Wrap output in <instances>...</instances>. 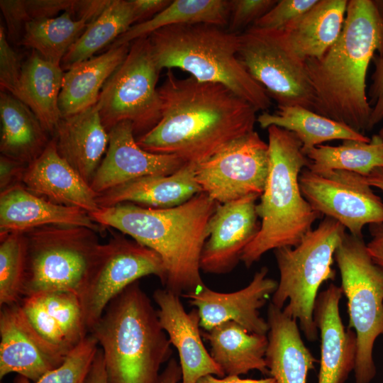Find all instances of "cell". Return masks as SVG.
Instances as JSON below:
<instances>
[{"instance_id": "obj_1", "label": "cell", "mask_w": 383, "mask_h": 383, "mask_svg": "<svg viewBox=\"0 0 383 383\" xmlns=\"http://www.w3.org/2000/svg\"><path fill=\"white\" fill-rule=\"evenodd\" d=\"M161 118L136 139L143 150L198 165L254 130L257 111L226 87L168 70L158 88Z\"/></svg>"}, {"instance_id": "obj_2", "label": "cell", "mask_w": 383, "mask_h": 383, "mask_svg": "<svg viewBox=\"0 0 383 383\" xmlns=\"http://www.w3.org/2000/svg\"><path fill=\"white\" fill-rule=\"evenodd\" d=\"M383 52V1L349 0L341 33L320 58L305 60L316 113L362 133L372 108L366 92L369 65Z\"/></svg>"}, {"instance_id": "obj_3", "label": "cell", "mask_w": 383, "mask_h": 383, "mask_svg": "<svg viewBox=\"0 0 383 383\" xmlns=\"http://www.w3.org/2000/svg\"><path fill=\"white\" fill-rule=\"evenodd\" d=\"M218 204L201 192L171 208L124 203L89 215L95 223L115 228L157 253L165 268V288L182 296L204 285L201 254Z\"/></svg>"}, {"instance_id": "obj_4", "label": "cell", "mask_w": 383, "mask_h": 383, "mask_svg": "<svg viewBox=\"0 0 383 383\" xmlns=\"http://www.w3.org/2000/svg\"><path fill=\"white\" fill-rule=\"evenodd\" d=\"M89 334L101 346L108 383H159L160 369L172 354L138 281L111 301Z\"/></svg>"}, {"instance_id": "obj_5", "label": "cell", "mask_w": 383, "mask_h": 383, "mask_svg": "<svg viewBox=\"0 0 383 383\" xmlns=\"http://www.w3.org/2000/svg\"><path fill=\"white\" fill-rule=\"evenodd\" d=\"M267 132L269 170L256 206L260 228L240 258L247 267L271 250L297 246L321 217L300 190L299 174L310 164L300 139L294 133L275 126L268 127Z\"/></svg>"}, {"instance_id": "obj_6", "label": "cell", "mask_w": 383, "mask_h": 383, "mask_svg": "<svg viewBox=\"0 0 383 383\" xmlns=\"http://www.w3.org/2000/svg\"><path fill=\"white\" fill-rule=\"evenodd\" d=\"M155 62L162 69L178 68L196 79L222 84L257 111L272 106L266 90L240 62L239 34L208 23L172 26L149 36Z\"/></svg>"}, {"instance_id": "obj_7", "label": "cell", "mask_w": 383, "mask_h": 383, "mask_svg": "<svg viewBox=\"0 0 383 383\" xmlns=\"http://www.w3.org/2000/svg\"><path fill=\"white\" fill-rule=\"evenodd\" d=\"M345 233L340 223L325 216L297 246L274 250L279 281L271 303L298 321L309 341L318 337L313 310L318 289L335 278L334 253Z\"/></svg>"}, {"instance_id": "obj_8", "label": "cell", "mask_w": 383, "mask_h": 383, "mask_svg": "<svg viewBox=\"0 0 383 383\" xmlns=\"http://www.w3.org/2000/svg\"><path fill=\"white\" fill-rule=\"evenodd\" d=\"M98 233L48 225L23 233L26 246L22 298L52 292L78 296L101 244Z\"/></svg>"}, {"instance_id": "obj_9", "label": "cell", "mask_w": 383, "mask_h": 383, "mask_svg": "<svg viewBox=\"0 0 383 383\" xmlns=\"http://www.w3.org/2000/svg\"><path fill=\"white\" fill-rule=\"evenodd\" d=\"M334 258L347 299L348 328L357 338L355 383H370L377 369L373 348L383 335V268L372 260L363 238L345 233Z\"/></svg>"}, {"instance_id": "obj_10", "label": "cell", "mask_w": 383, "mask_h": 383, "mask_svg": "<svg viewBox=\"0 0 383 383\" xmlns=\"http://www.w3.org/2000/svg\"><path fill=\"white\" fill-rule=\"evenodd\" d=\"M160 72L148 36L131 42L125 60L104 84L96 103L108 133L119 122L128 121L134 134L141 136L158 123Z\"/></svg>"}, {"instance_id": "obj_11", "label": "cell", "mask_w": 383, "mask_h": 383, "mask_svg": "<svg viewBox=\"0 0 383 383\" xmlns=\"http://www.w3.org/2000/svg\"><path fill=\"white\" fill-rule=\"evenodd\" d=\"M148 275L157 277L164 286L165 268L155 251L124 234L114 233L106 243H101L79 294L88 333L113 298Z\"/></svg>"}, {"instance_id": "obj_12", "label": "cell", "mask_w": 383, "mask_h": 383, "mask_svg": "<svg viewBox=\"0 0 383 383\" xmlns=\"http://www.w3.org/2000/svg\"><path fill=\"white\" fill-rule=\"evenodd\" d=\"M238 56L252 77L278 106L315 111L316 94L305 61L292 52L276 30L250 26L239 34Z\"/></svg>"}, {"instance_id": "obj_13", "label": "cell", "mask_w": 383, "mask_h": 383, "mask_svg": "<svg viewBox=\"0 0 383 383\" xmlns=\"http://www.w3.org/2000/svg\"><path fill=\"white\" fill-rule=\"evenodd\" d=\"M301 194L321 216L340 223L354 236L363 238L365 225L383 223V201L360 174L340 170L313 172L299 177Z\"/></svg>"}, {"instance_id": "obj_14", "label": "cell", "mask_w": 383, "mask_h": 383, "mask_svg": "<svg viewBox=\"0 0 383 383\" xmlns=\"http://www.w3.org/2000/svg\"><path fill=\"white\" fill-rule=\"evenodd\" d=\"M269 170V147L253 131L196 165L201 192L218 204L262 194Z\"/></svg>"}, {"instance_id": "obj_15", "label": "cell", "mask_w": 383, "mask_h": 383, "mask_svg": "<svg viewBox=\"0 0 383 383\" xmlns=\"http://www.w3.org/2000/svg\"><path fill=\"white\" fill-rule=\"evenodd\" d=\"M260 196H247L218 204L208 224V237L200 259L201 270L221 274L231 272L246 246L259 232L256 211Z\"/></svg>"}, {"instance_id": "obj_16", "label": "cell", "mask_w": 383, "mask_h": 383, "mask_svg": "<svg viewBox=\"0 0 383 383\" xmlns=\"http://www.w3.org/2000/svg\"><path fill=\"white\" fill-rule=\"evenodd\" d=\"M268 269L262 267L244 288L233 292H218L205 284L197 290L182 296L196 308L200 326L205 331L227 321H234L249 332L267 335L269 325L260 316L259 309L277 287L274 279L268 277Z\"/></svg>"}, {"instance_id": "obj_17", "label": "cell", "mask_w": 383, "mask_h": 383, "mask_svg": "<svg viewBox=\"0 0 383 383\" xmlns=\"http://www.w3.org/2000/svg\"><path fill=\"white\" fill-rule=\"evenodd\" d=\"M109 138L105 156L90 184L99 194L140 177L171 174L186 164L176 155L155 154L140 148L130 121L115 125Z\"/></svg>"}, {"instance_id": "obj_18", "label": "cell", "mask_w": 383, "mask_h": 383, "mask_svg": "<svg viewBox=\"0 0 383 383\" xmlns=\"http://www.w3.org/2000/svg\"><path fill=\"white\" fill-rule=\"evenodd\" d=\"M65 358L32 328L18 303L1 307V379L16 373L35 382L60 366Z\"/></svg>"}, {"instance_id": "obj_19", "label": "cell", "mask_w": 383, "mask_h": 383, "mask_svg": "<svg viewBox=\"0 0 383 383\" xmlns=\"http://www.w3.org/2000/svg\"><path fill=\"white\" fill-rule=\"evenodd\" d=\"M152 296L160 325L178 352L181 383H196L209 374L225 377L204 346L197 309L187 312L179 296L165 288L156 289Z\"/></svg>"}, {"instance_id": "obj_20", "label": "cell", "mask_w": 383, "mask_h": 383, "mask_svg": "<svg viewBox=\"0 0 383 383\" xmlns=\"http://www.w3.org/2000/svg\"><path fill=\"white\" fill-rule=\"evenodd\" d=\"M18 304L32 328L65 356L89 334L80 299L75 293H42L23 297Z\"/></svg>"}, {"instance_id": "obj_21", "label": "cell", "mask_w": 383, "mask_h": 383, "mask_svg": "<svg viewBox=\"0 0 383 383\" xmlns=\"http://www.w3.org/2000/svg\"><path fill=\"white\" fill-rule=\"evenodd\" d=\"M342 295L341 287L331 284L316 300L313 318L321 337L317 383H344L355 369L357 338L343 323L339 311Z\"/></svg>"}, {"instance_id": "obj_22", "label": "cell", "mask_w": 383, "mask_h": 383, "mask_svg": "<svg viewBox=\"0 0 383 383\" xmlns=\"http://www.w3.org/2000/svg\"><path fill=\"white\" fill-rule=\"evenodd\" d=\"M23 185L53 203L81 209L88 213L100 209L96 193L58 153L52 138L43 152L27 165Z\"/></svg>"}, {"instance_id": "obj_23", "label": "cell", "mask_w": 383, "mask_h": 383, "mask_svg": "<svg viewBox=\"0 0 383 383\" xmlns=\"http://www.w3.org/2000/svg\"><path fill=\"white\" fill-rule=\"evenodd\" d=\"M48 225L82 226L98 233L106 228L95 223L87 211L53 203L23 184L0 193V235Z\"/></svg>"}, {"instance_id": "obj_24", "label": "cell", "mask_w": 383, "mask_h": 383, "mask_svg": "<svg viewBox=\"0 0 383 383\" xmlns=\"http://www.w3.org/2000/svg\"><path fill=\"white\" fill-rule=\"evenodd\" d=\"M52 138L59 155L90 185L109 142L96 104L62 117Z\"/></svg>"}, {"instance_id": "obj_25", "label": "cell", "mask_w": 383, "mask_h": 383, "mask_svg": "<svg viewBox=\"0 0 383 383\" xmlns=\"http://www.w3.org/2000/svg\"><path fill=\"white\" fill-rule=\"evenodd\" d=\"M195 168V164L186 163L171 174L133 179L99 194L97 204L100 209L124 203L155 209L181 205L201 192Z\"/></svg>"}, {"instance_id": "obj_26", "label": "cell", "mask_w": 383, "mask_h": 383, "mask_svg": "<svg viewBox=\"0 0 383 383\" xmlns=\"http://www.w3.org/2000/svg\"><path fill=\"white\" fill-rule=\"evenodd\" d=\"M348 0H318L306 12L276 30L287 47L303 60L321 57L339 38Z\"/></svg>"}, {"instance_id": "obj_27", "label": "cell", "mask_w": 383, "mask_h": 383, "mask_svg": "<svg viewBox=\"0 0 383 383\" xmlns=\"http://www.w3.org/2000/svg\"><path fill=\"white\" fill-rule=\"evenodd\" d=\"M265 360L276 383H306L316 359L301 338L297 321L270 303Z\"/></svg>"}, {"instance_id": "obj_28", "label": "cell", "mask_w": 383, "mask_h": 383, "mask_svg": "<svg viewBox=\"0 0 383 383\" xmlns=\"http://www.w3.org/2000/svg\"><path fill=\"white\" fill-rule=\"evenodd\" d=\"M131 43L109 48L104 53L73 65L64 72L59 96L62 117L94 105L110 76L125 60Z\"/></svg>"}, {"instance_id": "obj_29", "label": "cell", "mask_w": 383, "mask_h": 383, "mask_svg": "<svg viewBox=\"0 0 383 383\" xmlns=\"http://www.w3.org/2000/svg\"><path fill=\"white\" fill-rule=\"evenodd\" d=\"M63 75L60 64L48 61L32 50L22 64L18 85L12 94L34 113L52 138L61 118L59 96Z\"/></svg>"}, {"instance_id": "obj_30", "label": "cell", "mask_w": 383, "mask_h": 383, "mask_svg": "<svg viewBox=\"0 0 383 383\" xmlns=\"http://www.w3.org/2000/svg\"><path fill=\"white\" fill-rule=\"evenodd\" d=\"M202 336L209 341L210 354L225 375L239 376L251 370L269 374L267 335L250 333L234 321H227L205 331Z\"/></svg>"}, {"instance_id": "obj_31", "label": "cell", "mask_w": 383, "mask_h": 383, "mask_svg": "<svg viewBox=\"0 0 383 383\" xmlns=\"http://www.w3.org/2000/svg\"><path fill=\"white\" fill-rule=\"evenodd\" d=\"M1 155L29 165L51 138L34 113L11 94H0Z\"/></svg>"}, {"instance_id": "obj_32", "label": "cell", "mask_w": 383, "mask_h": 383, "mask_svg": "<svg viewBox=\"0 0 383 383\" xmlns=\"http://www.w3.org/2000/svg\"><path fill=\"white\" fill-rule=\"evenodd\" d=\"M261 128L278 126L294 133L302 151L335 140L370 142V138L350 126L299 106H277L275 112L263 111L257 117Z\"/></svg>"}, {"instance_id": "obj_33", "label": "cell", "mask_w": 383, "mask_h": 383, "mask_svg": "<svg viewBox=\"0 0 383 383\" xmlns=\"http://www.w3.org/2000/svg\"><path fill=\"white\" fill-rule=\"evenodd\" d=\"M230 18V1L174 0L150 19L134 24L119 36L109 48H114L149 36L165 27L208 23L225 28Z\"/></svg>"}, {"instance_id": "obj_34", "label": "cell", "mask_w": 383, "mask_h": 383, "mask_svg": "<svg viewBox=\"0 0 383 383\" xmlns=\"http://www.w3.org/2000/svg\"><path fill=\"white\" fill-rule=\"evenodd\" d=\"M135 23L137 18L131 0H111L70 48L61 61V67L67 71L73 65L92 57Z\"/></svg>"}, {"instance_id": "obj_35", "label": "cell", "mask_w": 383, "mask_h": 383, "mask_svg": "<svg viewBox=\"0 0 383 383\" xmlns=\"http://www.w3.org/2000/svg\"><path fill=\"white\" fill-rule=\"evenodd\" d=\"M313 172L340 170L366 177L378 167H383V140L378 135L370 142L343 140L338 146L319 145L303 152Z\"/></svg>"}, {"instance_id": "obj_36", "label": "cell", "mask_w": 383, "mask_h": 383, "mask_svg": "<svg viewBox=\"0 0 383 383\" xmlns=\"http://www.w3.org/2000/svg\"><path fill=\"white\" fill-rule=\"evenodd\" d=\"M69 11L51 18L29 21L18 44L36 51L44 59L60 64L72 45L89 26L84 19H74Z\"/></svg>"}, {"instance_id": "obj_37", "label": "cell", "mask_w": 383, "mask_h": 383, "mask_svg": "<svg viewBox=\"0 0 383 383\" xmlns=\"http://www.w3.org/2000/svg\"><path fill=\"white\" fill-rule=\"evenodd\" d=\"M26 246L23 234L0 235V306L19 303L25 272Z\"/></svg>"}, {"instance_id": "obj_38", "label": "cell", "mask_w": 383, "mask_h": 383, "mask_svg": "<svg viewBox=\"0 0 383 383\" xmlns=\"http://www.w3.org/2000/svg\"><path fill=\"white\" fill-rule=\"evenodd\" d=\"M98 349L97 340L89 333L57 368L35 382L17 374L12 383H84Z\"/></svg>"}, {"instance_id": "obj_39", "label": "cell", "mask_w": 383, "mask_h": 383, "mask_svg": "<svg viewBox=\"0 0 383 383\" xmlns=\"http://www.w3.org/2000/svg\"><path fill=\"white\" fill-rule=\"evenodd\" d=\"M318 0H280L252 27L265 30H281L290 22L306 12Z\"/></svg>"}, {"instance_id": "obj_40", "label": "cell", "mask_w": 383, "mask_h": 383, "mask_svg": "<svg viewBox=\"0 0 383 383\" xmlns=\"http://www.w3.org/2000/svg\"><path fill=\"white\" fill-rule=\"evenodd\" d=\"M277 0H231L228 30L240 34L266 14Z\"/></svg>"}, {"instance_id": "obj_41", "label": "cell", "mask_w": 383, "mask_h": 383, "mask_svg": "<svg viewBox=\"0 0 383 383\" xmlns=\"http://www.w3.org/2000/svg\"><path fill=\"white\" fill-rule=\"evenodd\" d=\"M18 55L11 47L5 28L0 26V87L3 91L13 94L21 74Z\"/></svg>"}, {"instance_id": "obj_42", "label": "cell", "mask_w": 383, "mask_h": 383, "mask_svg": "<svg viewBox=\"0 0 383 383\" xmlns=\"http://www.w3.org/2000/svg\"><path fill=\"white\" fill-rule=\"evenodd\" d=\"M0 8L5 18L9 40L19 44L27 23L30 21L25 0H1Z\"/></svg>"}, {"instance_id": "obj_43", "label": "cell", "mask_w": 383, "mask_h": 383, "mask_svg": "<svg viewBox=\"0 0 383 383\" xmlns=\"http://www.w3.org/2000/svg\"><path fill=\"white\" fill-rule=\"evenodd\" d=\"M372 61L374 70L371 77L372 84L368 91L372 112L367 131L372 130L383 120V52L376 53Z\"/></svg>"}, {"instance_id": "obj_44", "label": "cell", "mask_w": 383, "mask_h": 383, "mask_svg": "<svg viewBox=\"0 0 383 383\" xmlns=\"http://www.w3.org/2000/svg\"><path fill=\"white\" fill-rule=\"evenodd\" d=\"M75 0H26V4L30 21L57 17L60 11L72 14Z\"/></svg>"}, {"instance_id": "obj_45", "label": "cell", "mask_w": 383, "mask_h": 383, "mask_svg": "<svg viewBox=\"0 0 383 383\" xmlns=\"http://www.w3.org/2000/svg\"><path fill=\"white\" fill-rule=\"evenodd\" d=\"M28 165L1 155L0 193L15 186L23 184V176Z\"/></svg>"}, {"instance_id": "obj_46", "label": "cell", "mask_w": 383, "mask_h": 383, "mask_svg": "<svg viewBox=\"0 0 383 383\" xmlns=\"http://www.w3.org/2000/svg\"><path fill=\"white\" fill-rule=\"evenodd\" d=\"M111 1V0H75L72 14L76 13L77 19H84L90 23L100 16Z\"/></svg>"}, {"instance_id": "obj_47", "label": "cell", "mask_w": 383, "mask_h": 383, "mask_svg": "<svg viewBox=\"0 0 383 383\" xmlns=\"http://www.w3.org/2000/svg\"><path fill=\"white\" fill-rule=\"evenodd\" d=\"M131 1L137 18V23L150 19L165 9L172 1L171 0Z\"/></svg>"}, {"instance_id": "obj_48", "label": "cell", "mask_w": 383, "mask_h": 383, "mask_svg": "<svg viewBox=\"0 0 383 383\" xmlns=\"http://www.w3.org/2000/svg\"><path fill=\"white\" fill-rule=\"evenodd\" d=\"M369 229L372 239L367 243V250L374 262L383 268V223L369 225Z\"/></svg>"}, {"instance_id": "obj_49", "label": "cell", "mask_w": 383, "mask_h": 383, "mask_svg": "<svg viewBox=\"0 0 383 383\" xmlns=\"http://www.w3.org/2000/svg\"><path fill=\"white\" fill-rule=\"evenodd\" d=\"M196 383H276L274 378L269 377L264 379H242L238 375H226L223 377L209 374L201 377Z\"/></svg>"}, {"instance_id": "obj_50", "label": "cell", "mask_w": 383, "mask_h": 383, "mask_svg": "<svg viewBox=\"0 0 383 383\" xmlns=\"http://www.w3.org/2000/svg\"><path fill=\"white\" fill-rule=\"evenodd\" d=\"M84 383H108L101 349L97 350Z\"/></svg>"}, {"instance_id": "obj_51", "label": "cell", "mask_w": 383, "mask_h": 383, "mask_svg": "<svg viewBox=\"0 0 383 383\" xmlns=\"http://www.w3.org/2000/svg\"><path fill=\"white\" fill-rule=\"evenodd\" d=\"M182 370L179 363L171 358L160 374L159 383H181Z\"/></svg>"}, {"instance_id": "obj_52", "label": "cell", "mask_w": 383, "mask_h": 383, "mask_svg": "<svg viewBox=\"0 0 383 383\" xmlns=\"http://www.w3.org/2000/svg\"><path fill=\"white\" fill-rule=\"evenodd\" d=\"M365 180L370 187H374L383 192V167L374 168L365 177Z\"/></svg>"}, {"instance_id": "obj_53", "label": "cell", "mask_w": 383, "mask_h": 383, "mask_svg": "<svg viewBox=\"0 0 383 383\" xmlns=\"http://www.w3.org/2000/svg\"><path fill=\"white\" fill-rule=\"evenodd\" d=\"M378 135L382 138L383 140V128H382L379 131V133Z\"/></svg>"}]
</instances>
